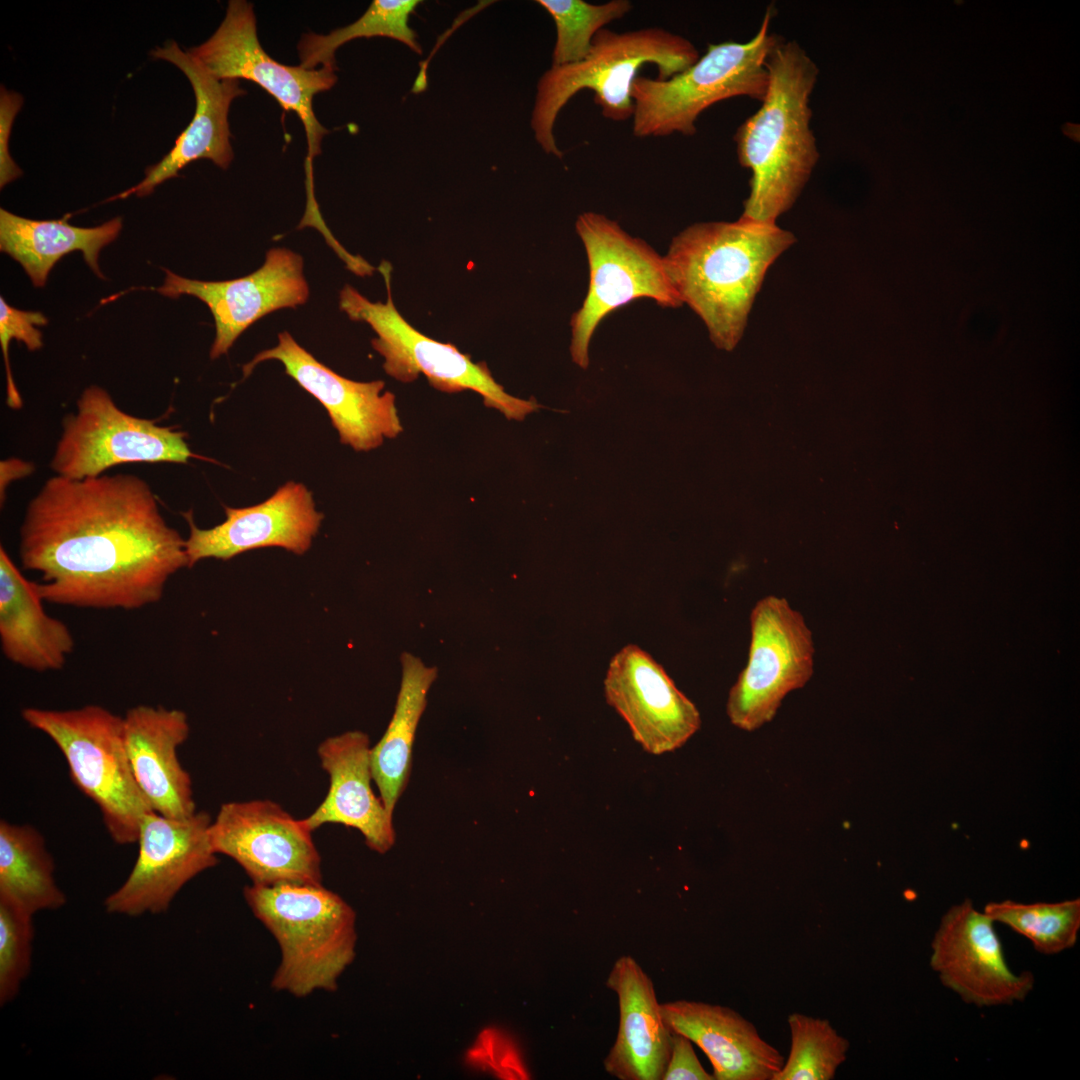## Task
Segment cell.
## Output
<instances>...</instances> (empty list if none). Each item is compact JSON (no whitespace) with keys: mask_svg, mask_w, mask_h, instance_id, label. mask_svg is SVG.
Returning a JSON list of instances; mask_svg holds the SVG:
<instances>
[{"mask_svg":"<svg viewBox=\"0 0 1080 1080\" xmlns=\"http://www.w3.org/2000/svg\"><path fill=\"white\" fill-rule=\"evenodd\" d=\"M18 556L40 575L44 602L90 609L155 604L188 567L185 540L149 484L131 474L49 478L27 505Z\"/></svg>","mask_w":1080,"mask_h":1080,"instance_id":"6da1fadb","label":"cell"},{"mask_svg":"<svg viewBox=\"0 0 1080 1080\" xmlns=\"http://www.w3.org/2000/svg\"><path fill=\"white\" fill-rule=\"evenodd\" d=\"M795 241L776 223L742 216L694 223L673 237L668 275L717 348L731 351L740 341L769 267Z\"/></svg>","mask_w":1080,"mask_h":1080,"instance_id":"7a4b0ae2","label":"cell"},{"mask_svg":"<svg viewBox=\"0 0 1080 1080\" xmlns=\"http://www.w3.org/2000/svg\"><path fill=\"white\" fill-rule=\"evenodd\" d=\"M761 107L736 130L740 165L750 169L742 217L767 223L796 202L819 159L810 128V95L819 69L796 41L783 38L769 53Z\"/></svg>","mask_w":1080,"mask_h":1080,"instance_id":"3957f363","label":"cell"},{"mask_svg":"<svg viewBox=\"0 0 1080 1080\" xmlns=\"http://www.w3.org/2000/svg\"><path fill=\"white\" fill-rule=\"evenodd\" d=\"M699 57L690 40L661 27L622 33L601 29L582 61L551 66L540 77L530 122L536 142L545 153L562 158L554 136L555 121L579 91L594 92V102L606 119L626 121L634 113L632 87L644 65H655L656 79L666 80L686 70Z\"/></svg>","mask_w":1080,"mask_h":1080,"instance_id":"277c9868","label":"cell"},{"mask_svg":"<svg viewBox=\"0 0 1080 1080\" xmlns=\"http://www.w3.org/2000/svg\"><path fill=\"white\" fill-rule=\"evenodd\" d=\"M244 897L281 950L271 986L296 997L334 991L355 956L353 909L322 884H252Z\"/></svg>","mask_w":1080,"mask_h":1080,"instance_id":"5b68a950","label":"cell"},{"mask_svg":"<svg viewBox=\"0 0 1080 1080\" xmlns=\"http://www.w3.org/2000/svg\"><path fill=\"white\" fill-rule=\"evenodd\" d=\"M773 5L747 42L709 44L686 70L666 80L638 76L633 83L635 137L692 136L700 114L717 102L747 96L762 101L768 88L766 59L782 37L770 32Z\"/></svg>","mask_w":1080,"mask_h":1080,"instance_id":"8992f818","label":"cell"},{"mask_svg":"<svg viewBox=\"0 0 1080 1080\" xmlns=\"http://www.w3.org/2000/svg\"><path fill=\"white\" fill-rule=\"evenodd\" d=\"M21 716L61 751L73 783L96 804L112 840L137 843L142 818L152 810L129 763L123 717L94 704L69 710L27 707Z\"/></svg>","mask_w":1080,"mask_h":1080,"instance_id":"52a82bcc","label":"cell"},{"mask_svg":"<svg viewBox=\"0 0 1080 1080\" xmlns=\"http://www.w3.org/2000/svg\"><path fill=\"white\" fill-rule=\"evenodd\" d=\"M377 269L385 282L386 302H371L351 285H345L340 291L339 307L349 319L367 323L377 334L371 343L384 358L383 369L389 376L411 383L423 374L439 391H474L486 407L509 420H523L541 407L534 399L508 394L485 363H474L456 346L429 338L410 325L393 302L390 263L382 261Z\"/></svg>","mask_w":1080,"mask_h":1080,"instance_id":"ba28073f","label":"cell"},{"mask_svg":"<svg viewBox=\"0 0 1080 1080\" xmlns=\"http://www.w3.org/2000/svg\"><path fill=\"white\" fill-rule=\"evenodd\" d=\"M575 228L588 259L589 286L571 318L570 354L574 363L585 369L595 330L610 313L640 298L664 308H678L683 302L670 280L664 256L628 234L617 221L588 211L577 217Z\"/></svg>","mask_w":1080,"mask_h":1080,"instance_id":"9c48e42d","label":"cell"},{"mask_svg":"<svg viewBox=\"0 0 1080 1080\" xmlns=\"http://www.w3.org/2000/svg\"><path fill=\"white\" fill-rule=\"evenodd\" d=\"M204 459L191 451L186 433L122 411L103 388L91 385L65 416L50 461L59 476L96 477L127 463H180Z\"/></svg>","mask_w":1080,"mask_h":1080,"instance_id":"30bf717a","label":"cell"},{"mask_svg":"<svg viewBox=\"0 0 1080 1080\" xmlns=\"http://www.w3.org/2000/svg\"><path fill=\"white\" fill-rule=\"evenodd\" d=\"M748 660L731 687L727 716L735 727L754 731L770 722L783 699L803 688L814 671V641L803 615L788 600L768 595L750 614Z\"/></svg>","mask_w":1080,"mask_h":1080,"instance_id":"8fae6325","label":"cell"},{"mask_svg":"<svg viewBox=\"0 0 1080 1080\" xmlns=\"http://www.w3.org/2000/svg\"><path fill=\"white\" fill-rule=\"evenodd\" d=\"M217 79H246L261 86L286 111H293L305 129L308 155L306 179H313L312 160L320 154L327 130L313 111L316 94L329 90L337 81L336 68L305 69L280 64L262 48L256 29L253 5L231 0L225 18L204 43L188 50Z\"/></svg>","mask_w":1080,"mask_h":1080,"instance_id":"7c38bea8","label":"cell"},{"mask_svg":"<svg viewBox=\"0 0 1080 1080\" xmlns=\"http://www.w3.org/2000/svg\"><path fill=\"white\" fill-rule=\"evenodd\" d=\"M312 831L270 800L223 803L209 826L214 852L232 858L252 884H321Z\"/></svg>","mask_w":1080,"mask_h":1080,"instance_id":"4fadbf2b","label":"cell"},{"mask_svg":"<svg viewBox=\"0 0 1080 1080\" xmlns=\"http://www.w3.org/2000/svg\"><path fill=\"white\" fill-rule=\"evenodd\" d=\"M204 811L176 819L150 811L142 818L138 855L125 881L104 900L110 914L164 913L190 880L218 863Z\"/></svg>","mask_w":1080,"mask_h":1080,"instance_id":"5bb4252c","label":"cell"},{"mask_svg":"<svg viewBox=\"0 0 1080 1080\" xmlns=\"http://www.w3.org/2000/svg\"><path fill=\"white\" fill-rule=\"evenodd\" d=\"M994 924L965 899L945 912L931 941L929 964L941 983L977 1007L1024 1001L1035 984L1030 971L1010 969Z\"/></svg>","mask_w":1080,"mask_h":1080,"instance_id":"9a60e30c","label":"cell"},{"mask_svg":"<svg viewBox=\"0 0 1080 1080\" xmlns=\"http://www.w3.org/2000/svg\"><path fill=\"white\" fill-rule=\"evenodd\" d=\"M267 360L281 362L285 373L321 403L340 442L353 450L376 449L385 439H393L403 431L395 395L385 390L383 381L360 382L339 375L300 346L287 331L279 333L275 347L259 352L243 365V377L247 378L258 364Z\"/></svg>","mask_w":1080,"mask_h":1080,"instance_id":"2e32d148","label":"cell"},{"mask_svg":"<svg viewBox=\"0 0 1080 1080\" xmlns=\"http://www.w3.org/2000/svg\"><path fill=\"white\" fill-rule=\"evenodd\" d=\"M158 293L178 298L191 295L207 305L215 324L210 358L226 354L237 338L267 314L306 303L309 286L303 274V258L283 247L266 253L263 265L249 275L224 281L188 279L164 269Z\"/></svg>","mask_w":1080,"mask_h":1080,"instance_id":"e0dca14e","label":"cell"},{"mask_svg":"<svg viewBox=\"0 0 1080 1080\" xmlns=\"http://www.w3.org/2000/svg\"><path fill=\"white\" fill-rule=\"evenodd\" d=\"M607 703L634 740L653 755L681 748L700 728L695 704L644 650L629 644L611 659L604 679Z\"/></svg>","mask_w":1080,"mask_h":1080,"instance_id":"ac0fdd59","label":"cell"},{"mask_svg":"<svg viewBox=\"0 0 1080 1080\" xmlns=\"http://www.w3.org/2000/svg\"><path fill=\"white\" fill-rule=\"evenodd\" d=\"M225 520L212 528H199L191 511L183 513L189 525L185 540L188 568L203 559L230 560L258 548L280 547L296 555L306 553L317 535L324 514L316 509L311 491L288 481L265 501L244 508L224 506Z\"/></svg>","mask_w":1080,"mask_h":1080,"instance_id":"d6986e66","label":"cell"},{"mask_svg":"<svg viewBox=\"0 0 1080 1080\" xmlns=\"http://www.w3.org/2000/svg\"><path fill=\"white\" fill-rule=\"evenodd\" d=\"M155 58L176 65L188 78L194 90L196 108L186 129L177 137L173 148L155 165L146 169L145 178L110 200L127 198L131 194L144 197L159 184L177 177L187 164L209 159L226 169L232 159L228 122L232 101L245 94L238 79H217L190 52L183 51L170 41L151 52Z\"/></svg>","mask_w":1080,"mask_h":1080,"instance_id":"ffe728a7","label":"cell"},{"mask_svg":"<svg viewBox=\"0 0 1080 1080\" xmlns=\"http://www.w3.org/2000/svg\"><path fill=\"white\" fill-rule=\"evenodd\" d=\"M123 723L129 763L151 810L176 819L195 814L191 777L177 756L190 733L186 713L140 704L126 712Z\"/></svg>","mask_w":1080,"mask_h":1080,"instance_id":"44dd1931","label":"cell"},{"mask_svg":"<svg viewBox=\"0 0 1080 1080\" xmlns=\"http://www.w3.org/2000/svg\"><path fill=\"white\" fill-rule=\"evenodd\" d=\"M330 785L321 804L302 819L312 832L327 823L357 829L367 846L386 853L395 843L392 817L371 781V747L367 734L354 730L325 739L317 748Z\"/></svg>","mask_w":1080,"mask_h":1080,"instance_id":"7402d4cb","label":"cell"},{"mask_svg":"<svg viewBox=\"0 0 1080 1080\" xmlns=\"http://www.w3.org/2000/svg\"><path fill=\"white\" fill-rule=\"evenodd\" d=\"M667 1027L689 1038L707 1055L715 1080H773L784 1057L753 1023L718 1004L676 1000L660 1003Z\"/></svg>","mask_w":1080,"mask_h":1080,"instance_id":"603a6c76","label":"cell"},{"mask_svg":"<svg viewBox=\"0 0 1080 1080\" xmlns=\"http://www.w3.org/2000/svg\"><path fill=\"white\" fill-rule=\"evenodd\" d=\"M606 986L619 1005V1029L603 1061L619 1080H662L671 1050L672 1032L660 1013L651 978L629 955L612 966Z\"/></svg>","mask_w":1080,"mask_h":1080,"instance_id":"cb8c5ba5","label":"cell"},{"mask_svg":"<svg viewBox=\"0 0 1080 1080\" xmlns=\"http://www.w3.org/2000/svg\"><path fill=\"white\" fill-rule=\"evenodd\" d=\"M34 581L0 547V644L12 663L36 672L61 670L75 647L69 627L46 613Z\"/></svg>","mask_w":1080,"mask_h":1080,"instance_id":"d4e9b609","label":"cell"},{"mask_svg":"<svg viewBox=\"0 0 1080 1080\" xmlns=\"http://www.w3.org/2000/svg\"><path fill=\"white\" fill-rule=\"evenodd\" d=\"M122 229L120 217L99 226L83 228L65 219L32 220L0 209V249L23 267L35 287H43L56 262L80 250L86 263L100 278V250L113 242Z\"/></svg>","mask_w":1080,"mask_h":1080,"instance_id":"484cf974","label":"cell"},{"mask_svg":"<svg viewBox=\"0 0 1080 1080\" xmlns=\"http://www.w3.org/2000/svg\"><path fill=\"white\" fill-rule=\"evenodd\" d=\"M401 664L402 678L393 716L382 738L371 747L373 781L392 815L409 781L416 729L437 676L435 667L426 666L410 653L402 654Z\"/></svg>","mask_w":1080,"mask_h":1080,"instance_id":"4316f807","label":"cell"},{"mask_svg":"<svg viewBox=\"0 0 1080 1080\" xmlns=\"http://www.w3.org/2000/svg\"><path fill=\"white\" fill-rule=\"evenodd\" d=\"M54 872L53 857L35 827L0 821V895L34 915L58 910L67 899Z\"/></svg>","mask_w":1080,"mask_h":1080,"instance_id":"83f0119b","label":"cell"},{"mask_svg":"<svg viewBox=\"0 0 1080 1080\" xmlns=\"http://www.w3.org/2000/svg\"><path fill=\"white\" fill-rule=\"evenodd\" d=\"M420 3L418 0H374L359 19L345 27L327 35H303L298 44L300 66L305 69H317L318 65L336 68V50L358 38L388 37L421 54L417 33L409 25L411 14Z\"/></svg>","mask_w":1080,"mask_h":1080,"instance_id":"f1b7e54d","label":"cell"},{"mask_svg":"<svg viewBox=\"0 0 1080 1080\" xmlns=\"http://www.w3.org/2000/svg\"><path fill=\"white\" fill-rule=\"evenodd\" d=\"M983 912L1027 938L1034 949L1055 955L1075 946L1080 931V899L1022 903L989 902Z\"/></svg>","mask_w":1080,"mask_h":1080,"instance_id":"f546056e","label":"cell"},{"mask_svg":"<svg viewBox=\"0 0 1080 1080\" xmlns=\"http://www.w3.org/2000/svg\"><path fill=\"white\" fill-rule=\"evenodd\" d=\"M790 1052L773 1080H832L846 1061L850 1042L828 1019L793 1012L787 1019Z\"/></svg>","mask_w":1080,"mask_h":1080,"instance_id":"4dcf8cb0","label":"cell"},{"mask_svg":"<svg viewBox=\"0 0 1080 1080\" xmlns=\"http://www.w3.org/2000/svg\"><path fill=\"white\" fill-rule=\"evenodd\" d=\"M552 17L556 41L552 66L582 61L589 53L595 35L613 21L622 19L633 8L628 0L593 4L584 0L536 1Z\"/></svg>","mask_w":1080,"mask_h":1080,"instance_id":"1f68e13d","label":"cell"},{"mask_svg":"<svg viewBox=\"0 0 1080 1080\" xmlns=\"http://www.w3.org/2000/svg\"><path fill=\"white\" fill-rule=\"evenodd\" d=\"M33 916L0 895V1006L13 1001L30 973L34 939Z\"/></svg>","mask_w":1080,"mask_h":1080,"instance_id":"d6a6232c","label":"cell"},{"mask_svg":"<svg viewBox=\"0 0 1080 1080\" xmlns=\"http://www.w3.org/2000/svg\"><path fill=\"white\" fill-rule=\"evenodd\" d=\"M47 318L38 311H24L8 305L0 297V345L2 348L7 387V405L12 409L22 407V399L15 385L9 364V344L14 338L23 342L28 350L36 351L43 345L42 333L38 326L46 325Z\"/></svg>","mask_w":1080,"mask_h":1080,"instance_id":"836d02e7","label":"cell"},{"mask_svg":"<svg viewBox=\"0 0 1080 1080\" xmlns=\"http://www.w3.org/2000/svg\"><path fill=\"white\" fill-rule=\"evenodd\" d=\"M23 104L22 96L14 91H8L4 86L0 89V187L3 188L9 182L22 175L21 169L13 161L8 151V143L12 132L13 121Z\"/></svg>","mask_w":1080,"mask_h":1080,"instance_id":"e575fe53","label":"cell"},{"mask_svg":"<svg viewBox=\"0 0 1080 1080\" xmlns=\"http://www.w3.org/2000/svg\"><path fill=\"white\" fill-rule=\"evenodd\" d=\"M672 1032L669 1060L662 1080H715L701 1065L686 1036Z\"/></svg>","mask_w":1080,"mask_h":1080,"instance_id":"d590c367","label":"cell"},{"mask_svg":"<svg viewBox=\"0 0 1080 1080\" xmlns=\"http://www.w3.org/2000/svg\"><path fill=\"white\" fill-rule=\"evenodd\" d=\"M33 468L27 462L10 459L1 462V494L8 483L17 478H22L32 472Z\"/></svg>","mask_w":1080,"mask_h":1080,"instance_id":"8d00e7d4","label":"cell"}]
</instances>
